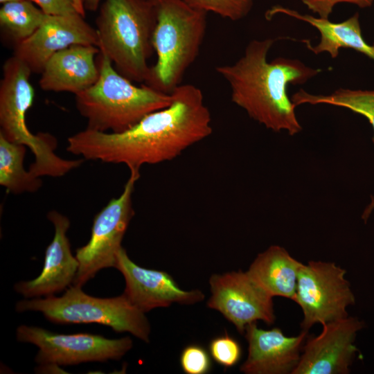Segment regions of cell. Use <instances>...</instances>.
I'll return each instance as SVG.
<instances>
[{"label": "cell", "mask_w": 374, "mask_h": 374, "mask_svg": "<svg viewBox=\"0 0 374 374\" xmlns=\"http://www.w3.org/2000/svg\"><path fill=\"white\" fill-rule=\"evenodd\" d=\"M76 11L85 17V9L82 0H73Z\"/></svg>", "instance_id": "f1b7e54d"}, {"label": "cell", "mask_w": 374, "mask_h": 374, "mask_svg": "<svg viewBox=\"0 0 374 374\" xmlns=\"http://www.w3.org/2000/svg\"><path fill=\"white\" fill-rule=\"evenodd\" d=\"M179 362L186 374H206L212 368L210 353L199 344L186 346L181 353Z\"/></svg>", "instance_id": "d4e9b609"}, {"label": "cell", "mask_w": 374, "mask_h": 374, "mask_svg": "<svg viewBox=\"0 0 374 374\" xmlns=\"http://www.w3.org/2000/svg\"><path fill=\"white\" fill-rule=\"evenodd\" d=\"M157 23L151 0H104L96 19L98 48L119 73L145 83Z\"/></svg>", "instance_id": "277c9868"}, {"label": "cell", "mask_w": 374, "mask_h": 374, "mask_svg": "<svg viewBox=\"0 0 374 374\" xmlns=\"http://www.w3.org/2000/svg\"><path fill=\"white\" fill-rule=\"evenodd\" d=\"M45 14L67 15L77 12L73 0H30Z\"/></svg>", "instance_id": "4316f807"}, {"label": "cell", "mask_w": 374, "mask_h": 374, "mask_svg": "<svg viewBox=\"0 0 374 374\" xmlns=\"http://www.w3.org/2000/svg\"><path fill=\"white\" fill-rule=\"evenodd\" d=\"M208 348L212 358L224 368L236 365L242 356L240 343L227 332L211 339Z\"/></svg>", "instance_id": "cb8c5ba5"}, {"label": "cell", "mask_w": 374, "mask_h": 374, "mask_svg": "<svg viewBox=\"0 0 374 374\" xmlns=\"http://www.w3.org/2000/svg\"><path fill=\"white\" fill-rule=\"evenodd\" d=\"M291 100L296 107L302 104H327L347 108L366 117L374 130V90L339 88L330 94L314 95L301 89L293 94ZM373 209L374 196H372L362 216L365 222Z\"/></svg>", "instance_id": "ffe728a7"}, {"label": "cell", "mask_w": 374, "mask_h": 374, "mask_svg": "<svg viewBox=\"0 0 374 374\" xmlns=\"http://www.w3.org/2000/svg\"><path fill=\"white\" fill-rule=\"evenodd\" d=\"M307 8L319 17L328 19L334 6L340 3H350L362 8L370 7L373 0H301Z\"/></svg>", "instance_id": "484cf974"}, {"label": "cell", "mask_w": 374, "mask_h": 374, "mask_svg": "<svg viewBox=\"0 0 374 374\" xmlns=\"http://www.w3.org/2000/svg\"><path fill=\"white\" fill-rule=\"evenodd\" d=\"M28 66L12 55L3 64L0 81V135L28 148L35 157L28 170L36 177H60L70 169L71 161L57 156L55 137L47 132L33 134L26 124L35 91L29 79Z\"/></svg>", "instance_id": "8992f818"}, {"label": "cell", "mask_w": 374, "mask_h": 374, "mask_svg": "<svg viewBox=\"0 0 374 374\" xmlns=\"http://www.w3.org/2000/svg\"><path fill=\"white\" fill-rule=\"evenodd\" d=\"M21 1V0H0V3L3 4V3H6L12 2V1Z\"/></svg>", "instance_id": "f546056e"}, {"label": "cell", "mask_w": 374, "mask_h": 374, "mask_svg": "<svg viewBox=\"0 0 374 374\" xmlns=\"http://www.w3.org/2000/svg\"><path fill=\"white\" fill-rule=\"evenodd\" d=\"M191 7L213 12L222 18L239 21L251 11L254 0H184Z\"/></svg>", "instance_id": "603a6c76"}, {"label": "cell", "mask_w": 374, "mask_h": 374, "mask_svg": "<svg viewBox=\"0 0 374 374\" xmlns=\"http://www.w3.org/2000/svg\"><path fill=\"white\" fill-rule=\"evenodd\" d=\"M208 283L211 295L207 307L220 312L240 334L244 335L246 327L258 321L274 323L273 296L247 271L213 274Z\"/></svg>", "instance_id": "8fae6325"}, {"label": "cell", "mask_w": 374, "mask_h": 374, "mask_svg": "<svg viewBox=\"0 0 374 374\" xmlns=\"http://www.w3.org/2000/svg\"><path fill=\"white\" fill-rule=\"evenodd\" d=\"M73 44L98 47L96 29L78 12L46 15L43 24L30 37L14 46L13 55L25 62L32 73H41L52 55Z\"/></svg>", "instance_id": "4fadbf2b"}, {"label": "cell", "mask_w": 374, "mask_h": 374, "mask_svg": "<svg viewBox=\"0 0 374 374\" xmlns=\"http://www.w3.org/2000/svg\"><path fill=\"white\" fill-rule=\"evenodd\" d=\"M16 338L38 347L35 361L39 366L119 360L133 347L132 339L127 336L109 339L89 333L65 335L26 325L17 328Z\"/></svg>", "instance_id": "30bf717a"}, {"label": "cell", "mask_w": 374, "mask_h": 374, "mask_svg": "<svg viewBox=\"0 0 374 374\" xmlns=\"http://www.w3.org/2000/svg\"><path fill=\"white\" fill-rule=\"evenodd\" d=\"M364 323L347 317L323 324L321 332L307 337L292 374H348L358 349L354 344Z\"/></svg>", "instance_id": "7c38bea8"}, {"label": "cell", "mask_w": 374, "mask_h": 374, "mask_svg": "<svg viewBox=\"0 0 374 374\" xmlns=\"http://www.w3.org/2000/svg\"><path fill=\"white\" fill-rule=\"evenodd\" d=\"M27 147L10 142L0 135V184L12 194L34 193L42 182L24 168Z\"/></svg>", "instance_id": "44dd1931"}, {"label": "cell", "mask_w": 374, "mask_h": 374, "mask_svg": "<svg viewBox=\"0 0 374 374\" xmlns=\"http://www.w3.org/2000/svg\"><path fill=\"white\" fill-rule=\"evenodd\" d=\"M307 330L287 337L279 328H259L256 322L246 327L248 355L240 366L245 374H290L297 366L308 337Z\"/></svg>", "instance_id": "2e32d148"}, {"label": "cell", "mask_w": 374, "mask_h": 374, "mask_svg": "<svg viewBox=\"0 0 374 374\" xmlns=\"http://www.w3.org/2000/svg\"><path fill=\"white\" fill-rule=\"evenodd\" d=\"M373 46L374 47V42H373Z\"/></svg>", "instance_id": "4dcf8cb0"}, {"label": "cell", "mask_w": 374, "mask_h": 374, "mask_svg": "<svg viewBox=\"0 0 374 374\" xmlns=\"http://www.w3.org/2000/svg\"><path fill=\"white\" fill-rule=\"evenodd\" d=\"M151 1L157 17L152 37L157 60L144 84L171 94L199 55L206 30L207 12L191 7L184 0Z\"/></svg>", "instance_id": "5b68a950"}, {"label": "cell", "mask_w": 374, "mask_h": 374, "mask_svg": "<svg viewBox=\"0 0 374 374\" xmlns=\"http://www.w3.org/2000/svg\"><path fill=\"white\" fill-rule=\"evenodd\" d=\"M99 76L87 89L75 95V107L87 121L86 129L121 133L137 124L148 114L163 109L172 102V94L150 86H136L115 69L101 51Z\"/></svg>", "instance_id": "3957f363"}, {"label": "cell", "mask_w": 374, "mask_h": 374, "mask_svg": "<svg viewBox=\"0 0 374 374\" xmlns=\"http://www.w3.org/2000/svg\"><path fill=\"white\" fill-rule=\"evenodd\" d=\"M171 94L169 106L148 114L128 130L108 133L85 129L68 138L66 150L87 160L124 164L139 176L143 165L177 158L208 137L213 128L199 88L180 84Z\"/></svg>", "instance_id": "6da1fadb"}, {"label": "cell", "mask_w": 374, "mask_h": 374, "mask_svg": "<svg viewBox=\"0 0 374 374\" xmlns=\"http://www.w3.org/2000/svg\"><path fill=\"white\" fill-rule=\"evenodd\" d=\"M46 17L30 0L3 3L0 8V27L14 46L30 37Z\"/></svg>", "instance_id": "7402d4cb"}, {"label": "cell", "mask_w": 374, "mask_h": 374, "mask_svg": "<svg viewBox=\"0 0 374 374\" xmlns=\"http://www.w3.org/2000/svg\"><path fill=\"white\" fill-rule=\"evenodd\" d=\"M85 10L96 11L99 8L101 0H82Z\"/></svg>", "instance_id": "83f0119b"}, {"label": "cell", "mask_w": 374, "mask_h": 374, "mask_svg": "<svg viewBox=\"0 0 374 374\" xmlns=\"http://www.w3.org/2000/svg\"><path fill=\"white\" fill-rule=\"evenodd\" d=\"M139 177L130 173L121 194L95 216L89 242L75 251L79 268L73 285L82 287L101 269L115 267L123 238L134 214L132 195Z\"/></svg>", "instance_id": "ba28073f"}, {"label": "cell", "mask_w": 374, "mask_h": 374, "mask_svg": "<svg viewBox=\"0 0 374 374\" xmlns=\"http://www.w3.org/2000/svg\"><path fill=\"white\" fill-rule=\"evenodd\" d=\"M115 268L123 274L125 281L123 294L145 313L173 303L194 305L205 299V294L199 290L181 289L166 271L138 265L130 258L123 247L118 254Z\"/></svg>", "instance_id": "5bb4252c"}, {"label": "cell", "mask_w": 374, "mask_h": 374, "mask_svg": "<svg viewBox=\"0 0 374 374\" xmlns=\"http://www.w3.org/2000/svg\"><path fill=\"white\" fill-rule=\"evenodd\" d=\"M302 264L283 247L271 245L257 255L247 271L271 296L294 301Z\"/></svg>", "instance_id": "d6986e66"}, {"label": "cell", "mask_w": 374, "mask_h": 374, "mask_svg": "<svg viewBox=\"0 0 374 374\" xmlns=\"http://www.w3.org/2000/svg\"><path fill=\"white\" fill-rule=\"evenodd\" d=\"M278 13L307 22L318 30L321 35L319 44L314 46H309V48L315 54L326 52L332 58H336L340 48H346L356 50L374 60V47L368 45L362 37L357 12L339 23L331 22L328 19L302 15L280 6L271 8L267 15L271 17Z\"/></svg>", "instance_id": "ac0fdd59"}, {"label": "cell", "mask_w": 374, "mask_h": 374, "mask_svg": "<svg viewBox=\"0 0 374 374\" xmlns=\"http://www.w3.org/2000/svg\"><path fill=\"white\" fill-rule=\"evenodd\" d=\"M275 40L253 39L236 62L216 67L228 82L231 100L254 121L267 129L287 131L294 135L302 130L295 114L296 106L287 95L289 84H302L321 70L297 59L277 57L267 61Z\"/></svg>", "instance_id": "7a4b0ae2"}, {"label": "cell", "mask_w": 374, "mask_h": 374, "mask_svg": "<svg viewBox=\"0 0 374 374\" xmlns=\"http://www.w3.org/2000/svg\"><path fill=\"white\" fill-rule=\"evenodd\" d=\"M346 271L335 262L310 260L302 264L297 280L295 301L301 308L302 330L314 324L346 318L349 305L355 303Z\"/></svg>", "instance_id": "9c48e42d"}, {"label": "cell", "mask_w": 374, "mask_h": 374, "mask_svg": "<svg viewBox=\"0 0 374 374\" xmlns=\"http://www.w3.org/2000/svg\"><path fill=\"white\" fill-rule=\"evenodd\" d=\"M18 312H39L56 323H98L116 332H129L149 343L150 323L145 313L134 306L124 294L112 298H98L73 285L61 296L25 299L15 305Z\"/></svg>", "instance_id": "52a82bcc"}, {"label": "cell", "mask_w": 374, "mask_h": 374, "mask_svg": "<svg viewBox=\"0 0 374 374\" xmlns=\"http://www.w3.org/2000/svg\"><path fill=\"white\" fill-rule=\"evenodd\" d=\"M47 218L53 224L55 233L46 247L43 269L35 278L14 285V290L25 299L46 297L62 292L73 283L79 268L66 235L70 220L56 211H50Z\"/></svg>", "instance_id": "9a60e30c"}, {"label": "cell", "mask_w": 374, "mask_h": 374, "mask_svg": "<svg viewBox=\"0 0 374 374\" xmlns=\"http://www.w3.org/2000/svg\"><path fill=\"white\" fill-rule=\"evenodd\" d=\"M100 52L94 45L73 44L57 51L46 63L39 81L46 91L76 95L97 81L99 67L95 61Z\"/></svg>", "instance_id": "e0dca14e"}]
</instances>
